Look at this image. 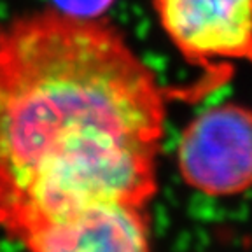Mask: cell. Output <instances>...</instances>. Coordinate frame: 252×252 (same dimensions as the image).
I'll use <instances>...</instances> for the list:
<instances>
[{
  "mask_svg": "<svg viewBox=\"0 0 252 252\" xmlns=\"http://www.w3.org/2000/svg\"><path fill=\"white\" fill-rule=\"evenodd\" d=\"M159 25L182 58L210 75L229 62L252 65V0H153Z\"/></svg>",
  "mask_w": 252,
  "mask_h": 252,
  "instance_id": "3957f363",
  "label": "cell"
},
{
  "mask_svg": "<svg viewBox=\"0 0 252 252\" xmlns=\"http://www.w3.org/2000/svg\"><path fill=\"white\" fill-rule=\"evenodd\" d=\"M53 7L77 18H102L114 0H51Z\"/></svg>",
  "mask_w": 252,
  "mask_h": 252,
  "instance_id": "277c9868",
  "label": "cell"
},
{
  "mask_svg": "<svg viewBox=\"0 0 252 252\" xmlns=\"http://www.w3.org/2000/svg\"><path fill=\"white\" fill-rule=\"evenodd\" d=\"M182 181L205 196L242 194L252 188V109L219 103L188 123L177 142Z\"/></svg>",
  "mask_w": 252,
  "mask_h": 252,
  "instance_id": "7a4b0ae2",
  "label": "cell"
},
{
  "mask_svg": "<svg viewBox=\"0 0 252 252\" xmlns=\"http://www.w3.org/2000/svg\"><path fill=\"white\" fill-rule=\"evenodd\" d=\"M168 90L103 18L55 7L0 27V229L65 252L84 220L158 193Z\"/></svg>",
  "mask_w": 252,
  "mask_h": 252,
  "instance_id": "6da1fadb",
  "label": "cell"
}]
</instances>
